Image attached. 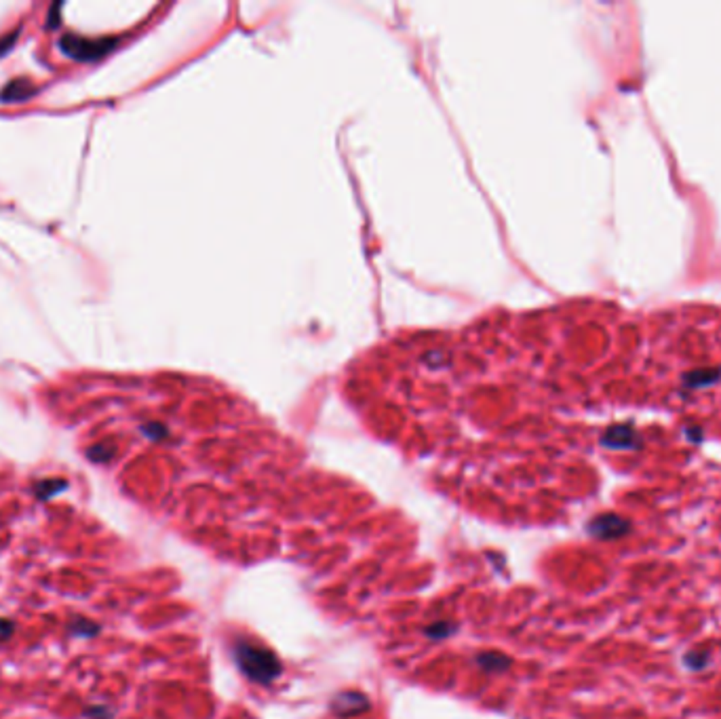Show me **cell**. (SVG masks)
<instances>
[{
    "instance_id": "3957f363",
    "label": "cell",
    "mask_w": 721,
    "mask_h": 719,
    "mask_svg": "<svg viewBox=\"0 0 721 719\" xmlns=\"http://www.w3.org/2000/svg\"><path fill=\"white\" fill-rule=\"evenodd\" d=\"M633 532L630 519L618 515V513H599L586 523V534L595 540L612 542L628 536Z\"/></svg>"
},
{
    "instance_id": "2e32d148",
    "label": "cell",
    "mask_w": 721,
    "mask_h": 719,
    "mask_svg": "<svg viewBox=\"0 0 721 719\" xmlns=\"http://www.w3.org/2000/svg\"><path fill=\"white\" fill-rule=\"evenodd\" d=\"M13 633H15V622L9 618H0V644L9 642L13 637Z\"/></svg>"
},
{
    "instance_id": "ac0fdd59",
    "label": "cell",
    "mask_w": 721,
    "mask_h": 719,
    "mask_svg": "<svg viewBox=\"0 0 721 719\" xmlns=\"http://www.w3.org/2000/svg\"><path fill=\"white\" fill-rule=\"evenodd\" d=\"M688 437H692V441H696V443H698V441L702 439V433H700L698 429H692V431H688Z\"/></svg>"
},
{
    "instance_id": "7a4b0ae2",
    "label": "cell",
    "mask_w": 721,
    "mask_h": 719,
    "mask_svg": "<svg viewBox=\"0 0 721 719\" xmlns=\"http://www.w3.org/2000/svg\"><path fill=\"white\" fill-rule=\"evenodd\" d=\"M57 45L64 55L76 59V62H95L104 57L112 47L116 45L114 38H82L76 34H64Z\"/></svg>"
},
{
    "instance_id": "ba28073f",
    "label": "cell",
    "mask_w": 721,
    "mask_h": 719,
    "mask_svg": "<svg viewBox=\"0 0 721 719\" xmlns=\"http://www.w3.org/2000/svg\"><path fill=\"white\" fill-rule=\"evenodd\" d=\"M64 489H68V481H66V479H62V477H53V479H40V481H36V483H34V487H32L34 496H36L40 502H47V500H51L53 496H57V494H59V492H64Z\"/></svg>"
},
{
    "instance_id": "6da1fadb",
    "label": "cell",
    "mask_w": 721,
    "mask_h": 719,
    "mask_svg": "<svg viewBox=\"0 0 721 719\" xmlns=\"http://www.w3.org/2000/svg\"><path fill=\"white\" fill-rule=\"evenodd\" d=\"M232 660L247 680L262 686L272 684L283 673L281 660L272 650L247 639L232 642Z\"/></svg>"
},
{
    "instance_id": "8fae6325",
    "label": "cell",
    "mask_w": 721,
    "mask_h": 719,
    "mask_svg": "<svg viewBox=\"0 0 721 719\" xmlns=\"http://www.w3.org/2000/svg\"><path fill=\"white\" fill-rule=\"evenodd\" d=\"M116 456V445L110 443V441H104V443H95L87 449V458L91 462H97V464H106L110 462L112 458Z\"/></svg>"
},
{
    "instance_id": "277c9868",
    "label": "cell",
    "mask_w": 721,
    "mask_h": 719,
    "mask_svg": "<svg viewBox=\"0 0 721 719\" xmlns=\"http://www.w3.org/2000/svg\"><path fill=\"white\" fill-rule=\"evenodd\" d=\"M601 445L608 449H639L642 437L633 424H614L601 435Z\"/></svg>"
},
{
    "instance_id": "30bf717a",
    "label": "cell",
    "mask_w": 721,
    "mask_h": 719,
    "mask_svg": "<svg viewBox=\"0 0 721 719\" xmlns=\"http://www.w3.org/2000/svg\"><path fill=\"white\" fill-rule=\"evenodd\" d=\"M102 631V626L89 618H82V616H72L70 622H68V633L72 637H95L97 633Z\"/></svg>"
},
{
    "instance_id": "4fadbf2b",
    "label": "cell",
    "mask_w": 721,
    "mask_h": 719,
    "mask_svg": "<svg viewBox=\"0 0 721 719\" xmlns=\"http://www.w3.org/2000/svg\"><path fill=\"white\" fill-rule=\"evenodd\" d=\"M142 433H144L148 439H152V441H160V439H165V437L169 435V429L162 427V424H158V422H148V424L142 427Z\"/></svg>"
},
{
    "instance_id": "9a60e30c",
    "label": "cell",
    "mask_w": 721,
    "mask_h": 719,
    "mask_svg": "<svg viewBox=\"0 0 721 719\" xmlns=\"http://www.w3.org/2000/svg\"><path fill=\"white\" fill-rule=\"evenodd\" d=\"M17 38H19V30H15V32H9L7 36H3V38H0V57H5L9 51H11V47L15 45V42H17Z\"/></svg>"
},
{
    "instance_id": "52a82bcc",
    "label": "cell",
    "mask_w": 721,
    "mask_h": 719,
    "mask_svg": "<svg viewBox=\"0 0 721 719\" xmlns=\"http://www.w3.org/2000/svg\"><path fill=\"white\" fill-rule=\"evenodd\" d=\"M711 660H713V650L709 648H692V650H686V654L682 656L684 666L692 673L706 671L711 666Z\"/></svg>"
},
{
    "instance_id": "e0dca14e",
    "label": "cell",
    "mask_w": 721,
    "mask_h": 719,
    "mask_svg": "<svg viewBox=\"0 0 721 719\" xmlns=\"http://www.w3.org/2000/svg\"><path fill=\"white\" fill-rule=\"evenodd\" d=\"M59 9H62V5H59V3L51 7V15H49L51 19H47V26H49V28H57V24H59V19H57V11H59Z\"/></svg>"
},
{
    "instance_id": "8992f818",
    "label": "cell",
    "mask_w": 721,
    "mask_h": 719,
    "mask_svg": "<svg viewBox=\"0 0 721 719\" xmlns=\"http://www.w3.org/2000/svg\"><path fill=\"white\" fill-rule=\"evenodd\" d=\"M34 91L36 89L32 87L30 80L17 78V80H11L7 87L0 91V102H5V104H9V102H24V100L32 97Z\"/></svg>"
},
{
    "instance_id": "5b68a950",
    "label": "cell",
    "mask_w": 721,
    "mask_h": 719,
    "mask_svg": "<svg viewBox=\"0 0 721 719\" xmlns=\"http://www.w3.org/2000/svg\"><path fill=\"white\" fill-rule=\"evenodd\" d=\"M369 707H371L369 698L363 692H357V690L340 692V694H335L333 700H331V711L337 717H355V715H361V713L369 711Z\"/></svg>"
},
{
    "instance_id": "9c48e42d",
    "label": "cell",
    "mask_w": 721,
    "mask_h": 719,
    "mask_svg": "<svg viewBox=\"0 0 721 719\" xmlns=\"http://www.w3.org/2000/svg\"><path fill=\"white\" fill-rule=\"evenodd\" d=\"M475 662L479 664L481 671H487V673H502L511 666V658L500 652H483L475 658Z\"/></svg>"
},
{
    "instance_id": "7c38bea8",
    "label": "cell",
    "mask_w": 721,
    "mask_h": 719,
    "mask_svg": "<svg viewBox=\"0 0 721 719\" xmlns=\"http://www.w3.org/2000/svg\"><path fill=\"white\" fill-rule=\"evenodd\" d=\"M456 631H458L456 622L439 620V622H433V624H429L427 628H424V635H427L429 639H445V637H451Z\"/></svg>"
},
{
    "instance_id": "5bb4252c",
    "label": "cell",
    "mask_w": 721,
    "mask_h": 719,
    "mask_svg": "<svg viewBox=\"0 0 721 719\" xmlns=\"http://www.w3.org/2000/svg\"><path fill=\"white\" fill-rule=\"evenodd\" d=\"M84 717H89V719H112L114 711L110 707H104V704H93V707L84 709Z\"/></svg>"
}]
</instances>
